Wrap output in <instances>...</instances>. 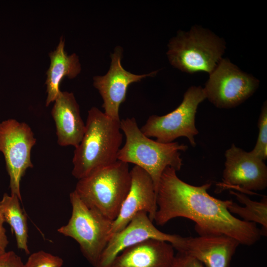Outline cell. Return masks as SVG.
I'll list each match as a JSON object with an SVG mask.
<instances>
[{"label": "cell", "instance_id": "obj_1", "mask_svg": "<svg viewBox=\"0 0 267 267\" xmlns=\"http://www.w3.org/2000/svg\"><path fill=\"white\" fill-rule=\"evenodd\" d=\"M176 172L167 167L159 180L154 220L156 225L163 226L182 217L195 223L199 235H227L246 246L260 239L262 231L256 223L244 222L229 212L228 206L231 200H220L208 193L211 183L193 185L180 179Z\"/></svg>", "mask_w": 267, "mask_h": 267}, {"label": "cell", "instance_id": "obj_15", "mask_svg": "<svg viewBox=\"0 0 267 267\" xmlns=\"http://www.w3.org/2000/svg\"><path fill=\"white\" fill-rule=\"evenodd\" d=\"M51 114L55 124L58 144L76 147L83 138L86 125L74 93L60 91Z\"/></svg>", "mask_w": 267, "mask_h": 267}, {"label": "cell", "instance_id": "obj_17", "mask_svg": "<svg viewBox=\"0 0 267 267\" xmlns=\"http://www.w3.org/2000/svg\"><path fill=\"white\" fill-rule=\"evenodd\" d=\"M50 64L46 72L45 84L47 97L45 106L54 102L59 92L61 82L65 78L72 79L81 72L79 56L75 53L68 54L65 49V40L60 37L55 48L48 53Z\"/></svg>", "mask_w": 267, "mask_h": 267}, {"label": "cell", "instance_id": "obj_4", "mask_svg": "<svg viewBox=\"0 0 267 267\" xmlns=\"http://www.w3.org/2000/svg\"><path fill=\"white\" fill-rule=\"evenodd\" d=\"M131 183L129 164L117 160L78 179L74 191L87 206L114 221Z\"/></svg>", "mask_w": 267, "mask_h": 267}, {"label": "cell", "instance_id": "obj_5", "mask_svg": "<svg viewBox=\"0 0 267 267\" xmlns=\"http://www.w3.org/2000/svg\"><path fill=\"white\" fill-rule=\"evenodd\" d=\"M224 41L209 30L193 26L188 32L179 31L170 41L167 55L171 64L190 74L209 75L222 59Z\"/></svg>", "mask_w": 267, "mask_h": 267}, {"label": "cell", "instance_id": "obj_12", "mask_svg": "<svg viewBox=\"0 0 267 267\" xmlns=\"http://www.w3.org/2000/svg\"><path fill=\"white\" fill-rule=\"evenodd\" d=\"M151 239L168 242L177 251L183 237L162 232L154 225L146 212H139L123 229L110 237L95 267H111L114 259L124 249Z\"/></svg>", "mask_w": 267, "mask_h": 267}, {"label": "cell", "instance_id": "obj_7", "mask_svg": "<svg viewBox=\"0 0 267 267\" xmlns=\"http://www.w3.org/2000/svg\"><path fill=\"white\" fill-rule=\"evenodd\" d=\"M205 98L203 88L191 86L177 108L163 116H150L140 131L146 136L155 137L156 141L162 143H170L178 137H186L195 147L194 136L199 133L195 127V115L199 104Z\"/></svg>", "mask_w": 267, "mask_h": 267}, {"label": "cell", "instance_id": "obj_3", "mask_svg": "<svg viewBox=\"0 0 267 267\" xmlns=\"http://www.w3.org/2000/svg\"><path fill=\"white\" fill-rule=\"evenodd\" d=\"M120 128L126 142L118 152V160L132 163L145 171L151 177L156 191L161 176L167 167L180 170L182 159L180 152L188 146L178 142L162 143L145 135L134 117L120 120Z\"/></svg>", "mask_w": 267, "mask_h": 267}, {"label": "cell", "instance_id": "obj_19", "mask_svg": "<svg viewBox=\"0 0 267 267\" xmlns=\"http://www.w3.org/2000/svg\"><path fill=\"white\" fill-rule=\"evenodd\" d=\"M244 206H240L232 200L228 206V210L232 215H238L241 220L262 225V235L267 233V197L264 196L259 201H254L242 192L230 191Z\"/></svg>", "mask_w": 267, "mask_h": 267}, {"label": "cell", "instance_id": "obj_21", "mask_svg": "<svg viewBox=\"0 0 267 267\" xmlns=\"http://www.w3.org/2000/svg\"><path fill=\"white\" fill-rule=\"evenodd\" d=\"M63 264L61 258L41 250L30 255L24 267H62Z\"/></svg>", "mask_w": 267, "mask_h": 267}, {"label": "cell", "instance_id": "obj_6", "mask_svg": "<svg viewBox=\"0 0 267 267\" xmlns=\"http://www.w3.org/2000/svg\"><path fill=\"white\" fill-rule=\"evenodd\" d=\"M72 214L57 231L74 239L83 256L95 267L110 239L113 221L87 206L74 190L69 195Z\"/></svg>", "mask_w": 267, "mask_h": 267}, {"label": "cell", "instance_id": "obj_22", "mask_svg": "<svg viewBox=\"0 0 267 267\" xmlns=\"http://www.w3.org/2000/svg\"><path fill=\"white\" fill-rule=\"evenodd\" d=\"M172 267H204L199 261L183 252L177 251Z\"/></svg>", "mask_w": 267, "mask_h": 267}, {"label": "cell", "instance_id": "obj_9", "mask_svg": "<svg viewBox=\"0 0 267 267\" xmlns=\"http://www.w3.org/2000/svg\"><path fill=\"white\" fill-rule=\"evenodd\" d=\"M259 81L241 71L229 60L222 58L203 88L206 98L220 108H231L253 94Z\"/></svg>", "mask_w": 267, "mask_h": 267}, {"label": "cell", "instance_id": "obj_24", "mask_svg": "<svg viewBox=\"0 0 267 267\" xmlns=\"http://www.w3.org/2000/svg\"><path fill=\"white\" fill-rule=\"evenodd\" d=\"M5 220L0 205V255L4 253L8 244L6 230L3 226Z\"/></svg>", "mask_w": 267, "mask_h": 267}, {"label": "cell", "instance_id": "obj_23", "mask_svg": "<svg viewBox=\"0 0 267 267\" xmlns=\"http://www.w3.org/2000/svg\"><path fill=\"white\" fill-rule=\"evenodd\" d=\"M0 267H24L20 256L12 251L0 255Z\"/></svg>", "mask_w": 267, "mask_h": 267}, {"label": "cell", "instance_id": "obj_13", "mask_svg": "<svg viewBox=\"0 0 267 267\" xmlns=\"http://www.w3.org/2000/svg\"><path fill=\"white\" fill-rule=\"evenodd\" d=\"M131 183L119 214L113 221L110 237L123 229L133 217L139 212H145L154 222L157 210L156 191L150 175L143 169L134 166L130 170Z\"/></svg>", "mask_w": 267, "mask_h": 267}, {"label": "cell", "instance_id": "obj_16", "mask_svg": "<svg viewBox=\"0 0 267 267\" xmlns=\"http://www.w3.org/2000/svg\"><path fill=\"white\" fill-rule=\"evenodd\" d=\"M175 256L171 243L148 239L124 249L111 267H172Z\"/></svg>", "mask_w": 267, "mask_h": 267}, {"label": "cell", "instance_id": "obj_10", "mask_svg": "<svg viewBox=\"0 0 267 267\" xmlns=\"http://www.w3.org/2000/svg\"><path fill=\"white\" fill-rule=\"evenodd\" d=\"M225 158L220 191L238 188L250 193L267 188V167L263 160L234 143L226 150Z\"/></svg>", "mask_w": 267, "mask_h": 267}, {"label": "cell", "instance_id": "obj_20", "mask_svg": "<svg viewBox=\"0 0 267 267\" xmlns=\"http://www.w3.org/2000/svg\"><path fill=\"white\" fill-rule=\"evenodd\" d=\"M259 134L255 146L250 151L253 155L264 161L267 158V104L265 101L258 119Z\"/></svg>", "mask_w": 267, "mask_h": 267}, {"label": "cell", "instance_id": "obj_18", "mask_svg": "<svg viewBox=\"0 0 267 267\" xmlns=\"http://www.w3.org/2000/svg\"><path fill=\"white\" fill-rule=\"evenodd\" d=\"M20 201L16 195L5 193L0 201V205L5 222L9 224L15 234L17 248L29 254L27 217L21 208Z\"/></svg>", "mask_w": 267, "mask_h": 267}, {"label": "cell", "instance_id": "obj_14", "mask_svg": "<svg viewBox=\"0 0 267 267\" xmlns=\"http://www.w3.org/2000/svg\"><path fill=\"white\" fill-rule=\"evenodd\" d=\"M239 245L236 239L224 235L183 237L177 251L185 252L195 258L204 267H230Z\"/></svg>", "mask_w": 267, "mask_h": 267}, {"label": "cell", "instance_id": "obj_2", "mask_svg": "<svg viewBox=\"0 0 267 267\" xmlns=\"http://www.w3.org/2000/svg\"><path fill=\"white\" fill-rule=\"evenodd\" d=\"M120 123L96 107L89 110L84 135L74 152V177L81 179L118 160L123 136Z\"/></svg>", "mask_w": 267, "mask_h": 267}, {"label": "cell", "instance_id": "obj_8", "mask_svg": "<svg viewBox=\"0 0 267 267\" xmlns=\"http://www.w3.org/2000/svg\"><path fill=\"white\" fill-rule=\"evenodd\" d=\"M36 138L30 126L24 122L9 119L0 123V152L4 157L9 176L10 195L20 201V181L28 168L33 167L31 159Z\"/></svg>", "mask_w": 267, "mask_h": 267}, {"label": "cell", "instance_id": "obj_11", "mask_svg": "<svg viewBox=\"0 0 267 267\" xmlns=\"http://www.w3.org/2000/svg\"><path fill=\"white\" fill-rule=\"evenodd\" d=\"M122 48L117 46L110 55L111 63L107 73L93 77V86L99 92L102 100L104 114L109 118L120 121L119 107L126 99L127 89L132 83L140 82L149 77L155 76L158 71L136 75L125 69L121 64Z\"/></svg>", "mask_w": 267, "mask_h": 267}]
</instances>
